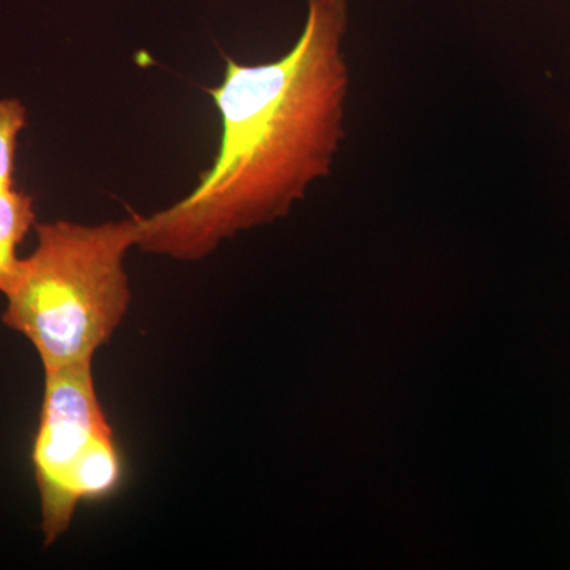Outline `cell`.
Segmentation results:
<instances>
[{
  "label": "cell",
  "mask_w": 570,
  "mask_h": 570,
  "mask_svg": "<svg viewBox=\"0 0 570 570\" xmlns=\"http://www.w3.org/2000/svg\"><path fill=\"white\" fill-rule=\"evenodd\" d=\"M303 31L283 58H225L208 89L220 118L214 164L186 197L141 216L138 249L198 262L225 239L287 216L332 174L346 137L348 0H306Z\"/></svg>",
  "instance_id": "6da1fadb"
},
{
  "label": "cell",
  "mask_w": 570,
  "mask_h": 570,
  "mask_svg": "<svg viewBox=\"0 0 570 570\" xmlns=\"http://www.w3.org/2000/svg\"><path fill=\"white\" fill-rule=\"evenodd\" d=\"M140 214L102 224L36 225L2 322L36 348L43 370L92 362L127 316L132 291L126 257L137 247Z\"/></svg>",
  "instance_id": "7a4b0ae2"
},
{
  "label": "cell",
  "mask_w": 570,
  "mask_h": 570,
  "mask_svg": "<svg viewBox=\"0 0 570 570\" xmlns=\"http://www.w3.org/2000/svg\"><path fill=\"white\" fill-rule=\"evenodd\" d=\"M32 464L47 546L66 534L78 505L102 501L121 485L122 456L97 395L92 362L45 370Z\"/></svg>",
  "instance_id": "3957f363"
},
{
  "label": "cell",
  "mask_w": 570,
  "mask_h": 570,
  "mask_svg": "<svg viewBox=\"0 0 570 570\" xmlns=\"http://www.w3.org/2000/svg\"><path fill=\"white\" fill-rule=\"evenodd\" d=\"M33 197L17 187L0 189V294L7 295L20 276L18 247L37 225Z\"/></svg>",
  "instance_id": "277c9868"
},
{
  "label": "cell",
  "mask_w": 570,
  "mask_h": 570,
  "mask_svg": "<svg viewBox=\"0 0 570 570\" xmlns=\"http://www.w3.org/2000/svg\"><path fill=\"white\" fill-rule=\"evenodd\" d=\"M28 126V110L20 99H0V189L14 186L18 141Z\"/></svg>",
  "instance_id": "5b68a950"
}]
</instances>
